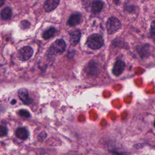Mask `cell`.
Segmentation results:
<instances>
[{
  "label": "cell",
  "instance_id": "44dd1931",
  "mask_svg": "<svg viewBox=\"0 0 155 155\" xmlns=\"http://www.w3.org/2000/svg\"><path fill=\"white\" fill-rule=\"evenodd\" d=\"M154 126L155 127V120H154Z\"/></svg>",
  "mask_w": 155,
  "mask_h": 155
},
{
  "label": "cell",
  "instance_id": "ba28073f",
  "mask_svg": "<svg viewBox=\"0 0 155 155\" xmlns=\"http://www.w3.org/2000/svg\"><path fill=\"white\" fill-rule=\"evenodd\" d=\"M81 31L79 30L76 29L72 31L70 34V42L72 45H76L81 38Z\"/></svg>",
  "mask_w": 155,
  "mask_h": 155
},
{
  "label": "cell",
  "instance_id": "e0dca14e",
  "mask_svg": "<svg viewBox=\"0 0 155 155\" xmlns=\"http://www.w3.org/2000/svg\"><path fill=\"white\" fill-rule=\"evenodd\" d=\"M151 31L155 36V20H154L151 24Z\"/></svg>",
  "mask_w": 155,
  "mask_h": 155
},
{
  "label": "cell",
  "instance_id": "277c9868",
  "mask_svg": "<svg viewBox=\"0 0 155 155\" xmlns=\"http://www.w3.org/2000/svg\"><path fill=\"white\" fill-rule=\"evenodd\" d=\"M33 53V50L32 48L29 46H25L19 50L18 58L22 61H27L31 57Z\"/></svg>",
  "mask_w": 155,
  "mask_h": 155
},
{
  "label": "cell",
  "instance_id": "7c38bea8",
  "mask_svg": "<svg viewBox=\"0 0 155 155\" xmlns=\"http://www.w3.org/2000/svg\"><path fill=\"white\" fill-rule=\"evenodd\" d=\"M12 15V9L7 7L5 8H4L1 12V17L3 20H8L11 18Z\"/></svg>",
  "mask_w": 155,
  "mask_h": 155
},
{
  "label": "cell",
  "instance_id": "ffe728a7",
  "mask_svg": "<svg viewBox=\"0 0 155 155\" xmlns=\"http://www.w3.org/2000/svg\"><path fill=\"white\" fill-rule=\"evenodd\" d=\"M16 100H15V99H13L12 101V104H16Z\"/></svg>",
  "mask_w": 155,
  "mask_h": 155
},
{
  "label": "cell",
  "instance_id": "9c48e42d",
  "mask_svg": "<svg viewBox=\"0 0 155 155\" xmlns=\"http://www.w3.org/2000/svg\"><path fill=\"white\" fill-rule=\"evenodd\" d=\"M124 68H125L124 62H123L121 60H118L114 64L113 72L114 75L119 76L123 72Z\"/></svg>",
  "mask_w": 155,
  "mask_h": 155
},
{
  "label": "cell",
  "instance_id": "7a4b0ae2",
  "mask_svg": "<svg viewBox=\"0 0 155 155\" xmlns=\"http://www.w3.org/2000/svg\"><path fill=\"white\" fill-rule=\"evenodd\" d=\"M121 24L120 21L114 17L110 18L107 22V30L109 34L115 33L120 27Z\"/></svg>",
  "mask_w": 155,
  "mask_h": 155
},
{
  "label": "cell",
  "instance_id": "d6986e66",
  "mask_svg": "<svg viewBox=\"0 0 155 155\" xmlns=\"http://www.w3.org/2000/svg\"><path fill=\"white\" fill-rule=\"evenodd\" d=\"M4 1H5V0H0V7H1V6H2L3 4H4Z\"/></svg>",
  "mask_w": 155,
  "mask_h": 155
},
{
  "label": "cell",
  "instance_id": "4fadbf2b",
  "mask_svg": "<svg viewBox=\"0 0 155 155\" xmlns=\"http://www.w3.org/2000/svg\"><path fill=\"white\" fill-rule=\"evenodd\" d=\"M56 30H55V28H53V27H51L50 28H48V30H45L44 33H43V38L45 39H50L51 38L54 34Z\"/></svg>",
  "mask_w": 155,
  "mask_h": 155
},
{
  "label": "cell",
  "instance_id": "30bf717a",
  "mask_svg": "<svg viewBox=\"0 0 155 155\" xmlns=\"http://www.w3.org/2000/svg\"><path fill=\"white\" fill-rule=\"evenodd\" d=\"M103 6H104V3L101 1L96 0L93 1L92 3V7H91L92 12L94 13H99L103 8Z\"/></svg>",
  "mask_w": 155,
  "mask_h": 155
},
{
  "label": "cell",
  "instance_id": "3957f363",
  "mask_svg": "<svg viewBox=\"0 0 155 155\" xmlns=\"http://www.w3.org/2000/svg\"><path fill=\"white\" fill-rule=\"evenodd\" d=\"M66 48V45L63 39H58L55 41L50 47L51 52L54 54H59L62 53Z\"/></svg>",
  "mask_w": 155,
  "mask_h": 155
},
{
  "label": "cell",
  "instance_id": "2e32d148",
  "mask_svg": "<svg viewBox=\"0 0 155 155\" xmlns=\"http://www.w3.org/2000/svg\"><path fill=\"white\" fill-rule=\"evenodd\" d=\"M46 136H47L46 133H45V131H42V132H41V133L38 135V140H39V141H42V140H44V139L46 137Z\"/></svg>",
  "mask_w": 155,
  "mask_h": 155
},
{
  "label": "cell",
  "instance_id": "52a82bcc",
  "mask_svg": "<svg viewBox=\"0 0 155 155\" xmlns=\"http://www.w3.org/2000/svg\"><path fill=\"white\" fill-rule=\"evenodd\" d=\"M81 20V15L79 13H73L68 18L67 24L70 26H75L80 23Z\"/></svg>",
  "mask_w": 155,
  "mask_h": 155
},
{
  "label": "cell",
  "instance_id": "5bb4252c",
  "mask_svg": "<svg viewBox=\"0 0 155 155\" xmlns=\"http://www.w3.org/2000/svg\"><path fill=\"white\" fill-rule=\"evenodd\" d=\"M19 114L22 116V117H30V113L26 110H24V109H22V110H20L19 111Z\"/></svg>",
  "mask_w": 155,
  "mask_h": 155
},
{
  "label": "cell",
  "instance_id": "5b68a950",
  "mask_svg": "<svg viewBox=\"0 0 155 155\" xmlns=\"http://www.w3.org/2000/svg\"><path fill=\"white\" fill-rule=\"evenodd\" d=\"M18 96H19V97L20 98V99L25 104L28 105V104H31L33 102V99H31L30 97H29L28 91L26 88H21L18 91Z\"/></svg>",
  "mask_w": 155,
  "mask_h": 155
},
{
  "label": "cell",
  "instance_id": "ac0fdd59",
  "mask_svg": "<svg viewBox=\"0 0 155 155\" xmlns=\"http://www.w3.org/2000/svg\"><path fill=\"white\" fill-rule=\"evenodd\" d=\"M29 25H30V24H29V22H28V21H22L21 22V27H24V28H25L26 27H28Z\"/></svg>",
  "mask_w": 155,
  "mask_h": 155
},
{
  "label": "cell",
  "instance_id": "8992f818",
  "mask_svg": "<svg viewBox=\"0 0 155 155\" xmlns=\"http://www.w3.org/2000/svg\"><path fill=\"white\" fill-rule=\"evenodd\" d=\"M60 0H45L44 4V8L46 12H50L54 10L59 4Z\"/></svg>",
  "mask_w": 155,
  "mask_h": 155
},
{
  "label": "cell",
  "instance_id": "6da1fadb",
  "mask_svg": "<svg viewBox=\"0 0 155 155\" xmlns=\"http://www.w3.org/2000/svg\"><path fill=\"white\" fill-rule=\"evenodd\" d=\"M104 44L103 38L99 34L94 33L90 35L87 41V45L91 49L96 50L101 48Z\"/></svg>",
  "mask_w": 155,
  "mask_h": 155
},
{
  "label": "cell",
  "instance_id": "9a60e30c",
  "mask_svg": "<svg viewBox=\"0 0 155 155\" xmlns=\"http://www.w3.org/2000/svg\"><path fill=\"white\" fill-rule=\"evenodd\" d=\"M7 134V129L6 127L0 125V137L5 136Z\"/></svg>",
  "mask_w": 155,
  "mask_h": 155
},
{
  "label": "cell",
  "instance_id": "8fae6325",
  "mask_svg": "<svg viewBox=\"0 0 155 155\" xmlns=\"http://www.w3.org/2000/svg\"><path fill=\"white\" fill-rule=\"evenodd\" d=\"M16 135L21 139L25 140L28 137V132L25 128H19L16 131Z\"/></svg>",
  "mask_w": 155,
  "mask_h": 155
}]
</instances>
